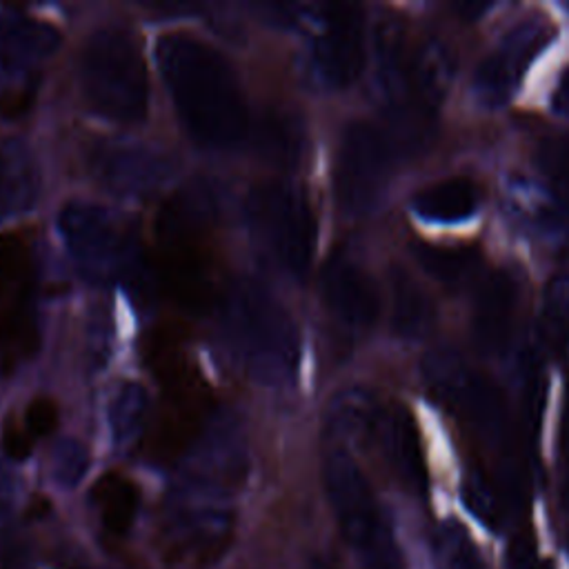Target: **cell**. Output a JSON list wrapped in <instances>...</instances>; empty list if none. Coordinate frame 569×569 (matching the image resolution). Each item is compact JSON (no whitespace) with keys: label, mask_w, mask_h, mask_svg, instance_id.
Instances as JSON below:
<instances>
[{"label":"cell","mask_w":569,"mask_h":569,"mask_svg":"<svg viewBox=\"0 0 569 569\" xmlns=\"http://www.w3.org/2000/svg\"><path fill=\"white\" fill-rule=\"evenodd\" d=\"M156 60L187 133L202 147L229 149L247 129V104L229 62L189 33H167Z\"/></svg>","instance_id":"6da1fadb"},{"label":"cell","mask_w":569,"mask_h":569,"mask_svg":"<svg viewBox=\"0 0 569 569\" xmlns=\"http://www.w3.org/2000/svg\"><path fill=\"white\" fill-rule=\"evenodd\" d=\"M222 340L240 367L267 387L293 382L300 336L280 300L251 278H236L220 305Z\"/></svg>","instance_id":"7a4b0ae2"},{"label":"cell","mask_w":569,"mask_h":569,"mask_svg":"<svg viewBox=\"0 0 569 569\" xmlns=\"http://www.w3.org/2000/svg\"><path fill=\"white\" fill-rule=\"evenodd\" d=\"M80 84L87 102L116 122H138L149 107V78L142 49L131 31L102 27L84 44Z\"/></svg>","instance_id":"3957f363"},{"label":"cell","mask_w":569,"mask_h":569,"mask_svg":"<svg viewBox=\"0 0 569 569\" xmlns=\"http://www.w3.org/2000/svg\"><path fill=\"white\" fill-rule=\"evenodd\" d=\"M247 220L262 247L296 278L309 271L316 251V218L300 187L269 180L247 196Z\"/></svg>","instance_id":"277c9868"},{"label":"cell","mask_w":569,"mask_h":569,"mask_svg":"<svg viewBox=\"0 0 569 569\" xmlns=\"http://www.w3.org/2000/svg\"><path fill=\"white\" fill-rule=\"evenodd\" d=\"M60 236L80 269L93 280H124L136 273L138 256L127 224L107 207L67 202L58 216Z\"/></svg>","instance_id":"5b68a950"},{"label":"cell","mask_w":569,"mask_h":569,"mask_svg":"<svg viewBox=\"0 0 569 569\" xmlns=\"http://www.w3.org/2000/svg\"><path fill=\"white\" fill-rule=\"evenodd\" d=\"M396 140L376 124L351 122L336 158V200L349 216L369 213L382 198L396 160Z\"/></svg>","instance_id":"8992f818"},{"label":"cell","mask_w":569,"mask_h":569,"mask_svg":"<svg viewBox=\"0 0 569 569\" xmlns=\"http://www.w3.org/2000/svg\"><path fill=\"white\" fill-rule=\"evenodd\" d=\"M322 478L338 527L358 556L396 540L367 476L349 451H329L325 458Z\"/></svg>","instance_id":"52a82bcc"},{"label":"cell","mask_w":569,"mask_h":569,"mask_svg":"<svg viewBox=\"0 0 569 569\" xmlns=\"http://www.w3.org/2000/svg\"><path fill=\"white\" fill-rule=\"evenodd\" d=\"M551 38L553 29L538 18L522 20L507 29L473 71L471 93L476 102L487 109L507 104L529 64L538 58Z\"/></svg>","instance_id":"ba28073f"},{"label":"cell","mask_w":569,"mask_h":569,"mask_svg":"<svg viewBox=\"0 0 569 569\" xmlns=\"http://www.w3.org/2000/svg\"><path fill=\"white\" fill-rule=\"evenodd\" d=\"M311 69L329 89H345L358 80L367 58L362 11L356 4H325L313 16Z\"/></svg>","instance_id":"9c48e42d"},{"label":"cell","mask_w":569,"mask_h":569,"mask_svg":"<svg viewBox=\"0 0 569 569\" xmlns=\"http://www.w3.org/2000/svg\"><path fill=\"white\" fill-rule=\"evenodd\" d=\"M373 80L376 91L389 111V118L396 122V133L413 144L420 136L418 118H425L413 100L411 91V53L407 49V36L396 16H385L376 22L373 40Z\"/></svg>","instance_id":"30bf717a"},{"label":"cell","mask_w":569,"mask_h":569,"mask_svg":"<svg viewBox=\"0 0 569 569\" xmlns=\"http://www.w3.org/2000/svg\"><path fill=\"white\" fill-rule=\"evenodd\" d=\"M93 178L113 193L144 196L164 184L171 162L153 147L138 142H102L91 153Z\"/></svg>","instance_id":"8fae6325"},{"label":"cell","mask_w":569,"mask_h":569,"mask_svg":"<svg viewBox=\"0 0 569 569\" xmlns=\"http://www.w3.org/2000/svg\"><path fill=\"white\" fill-rule=\"evenodd\" d=\"M322 298L331 318L351 336L365 333L378 318V291L369 273L347 256H336L322 271Z\"/></svg>","instance_id":"7c38bea8"},{"label":"cell","mask_w":569,"mask_h":569,"mask_svg":"<svg viewBox=\"0 0 569 569\" xmlns=\"http://www.w3.org/2000/svg\"><path fill=\"white\" fill-rule=\"evenodd\" d=\"M500 202L518 229L547 242L569 238V200L551 184L513 176L502 184Z\"/></svg>","instance_id":"4fadbf2b"},{"label":"cell","mask_w":569,"mask_h":569,"mask_svg":"<svg viewBox=\"0 0 569 569\" xmlns=\"http://www.w3.org/2000/svg\"><path fill=\"white\" fill-rule=\"evenodd\" d=\"M518 309V282L509 271L487 273L473 298L471 336L482 356L502 353L509 342Z\"/></svg>","instance_id":"5bb4252c"},{"label":"cell","mask_w":569,"mask_h":569,"mask_svg":"<svg viewBox=\"0 0 569 569\" xmlns=\"http://www.w3.org/2000/svg\"><path fill=\"white\" fill-rule=\"evenodd\" d=\"M58 47L60 31L53 24L18 11L0 13V64L9 71H27Z\"/></svg>","instance_id":"9a60e30c"},{"label":"cell","mask_w":569,"mask_h":569,"mask_svg":"<svg viewBox=\"0 0 569 569\" xmlns=\"http://www.w3.org/2000/svg\"><path fill=\"white\" fill-rule=\"evenodd\" d=\"M380 438L396 473L405 480L407 487L422 493L427 489V462L420 431L411 411L402 405L389 409L382 416Z\"/></svg>","instance_id":"2e32d148"},{"label":"cell","mask_w":569,"mask_h":569,"mask_svg":"<svg viewBox=\"0 0 569 569\" xmlns=\"http://www.w3.org/2000/svg\"><path fill=\"white\" fill-rule=\"evenodd\" d=\"M456 78V56L440 38L425 40L411 53V91L418 111L429 118L440 109Z\"/></svg>","instance_id":"e0dca14e"},{"label":"cell","mask_w":569,"mask_h":569,"mask_svg":"<svg viewBox=\"0 0 569 569\" xmlns=\"http://www.w3.org/2000/svg\"><path fill=\"white\" fill-rule=\"evenodd\" d=\"M378 398L367 387H347L333 396L327 407L329 436L347 447L367 442L382 425Z\"/></svg>","instance_id":"ac0fdd59"},{"label":"cell","mask_w":569,"mask_h":569,"mask_svg":"<svg viewBox=\"0 0 569 569\" xmlns=\"http://www.w3.org/2000/svg\"><path fill=\"white\" fill-rule=\"evenodd\" d=\"M38 191L40 173L31 151L18 140H0V220L24 213Z\"/></svg>","instance_id":"d6986e66"},{"label":"cell","mask_w":569,"mask_h":569,"mask_svg":"<svg viewBox=\"0 0 569 569\" xmlns=\"http://www.w3.org/2000/svg\"><path fill=\"white\" fill-rule=\"evenodd\" d=\"M391 329L402 340H422L436 320V309L427 291L400 267L389 271Z\"/></svg>","instance_id":"ffe728a7"},{"label":"cell","mask_w":569,"mask_h":569,"mask_svg":"<svg viewBox=\"0 0 569 569\" xmlns=\"http://www.w3.org/2000/svg\"><path fill=\"white\" fill-rule=\"evenodd\" d=\"M478 204L480 191L467 178L440 180L436 184L420 189L411 200V209L420 220L438 224L469 220L478 211Z\"/></svg>","instance_id":"44dd1931"},{"label":"cell","mask_w":569,"mask_h":569,"mask_svg":"<svg viewBox=\"0 0 569 569\" xmlns=\"http://www.w3.org/2000/svg\"><path fill=\"white\" fill-rule=\"evenodd\" d=\"M256 151L273 164L291 167L298 162L305 147V127L293 111L271 109L256 127Z\"/></svg>","instance_id":"7402d4cb"},{"label":"cell","mask_w":569,"mask_h":569,"mask_svg":"<svg viewBox=\"0 0 569 569\" xmlns=\"http://www.w3.org/2000/svg\"><path fill=\"white\" fill-rule=\"evenodd\" d=\"M420 269L442 287H460L480 269V253L465 244H429L420 242L413 249Z\"/></svg>","instance_id":"603a6c76"},{"label":"cell","mask_w":569,"mask_h":569,"mask_svg":"<svg viewBox=\"0 0 569 569\" xmlns=\"http://www.w3.org/2000/svg\"><path fill=\"white\" fill-rule=\"evenodd\" d=\"M149 418V396L138 382H124L118 387L109 402V427L116 447L127 449L136 445L144 431Z\"/></svg>","instance_id":"cb8c5ba5"},{"label":"cell","mask_w":569,"mask_h":569,"mask_svg":"<svg viewBox=\"0 0 569 569\" xmlns=\"http://www.w3.org/2000/svg\"><path fill=\"white\" fill-rule=\"evenodd\" d=\"M93 498L100 509V520L107 531L122 536L133 525L138 511V487L118 473H107L93 487Z\"/></svg>","instance_id":"d4e9b609"},{"label":"cell","mask_w":569,"mask_h":569,"mask_svg":"<svg viewBox=\"0 0 569 569\" xmlns=\"http://www.w3.org/2000/svg\"><path fill=\"white\" fill-rule=\"evenodd\" d=\"M538 336L545 349L556 356L569 347V276H556L547 282L540 300Z\"/></svg>","instance_id":"484cf974"},{"label":"cell","mask_w":569,"mask_h":569,"mask_svg":"<svg viewBox=\"0 0 569 569\" xmlns=\"http://www.w3.org/2000/svg\"><path fill=\"white\" fill-rule=\"evenodd\" d=\"M471 373H473V369L465 362V358L449 347L431 349L422 358L425 385L440 402H445L449 407L458 398V393L462 391V387L467 385Z\"/></svg>","instance_id":"4316f807"},{"label":"cell","mask_w":569,"mask_h":569,"mask_svg":"<svg viewBox=\"0 0 569 569\" xmlns=\"http://www.w3.org/2000/svg\"><path fill=\"white\" fill-rule=\"evenodd\" d=\"M433 551L438 569H485L473 540L456 520H447L438 527Z\"/></svg>","instance_id":"83f0119b"},{"label":"cell","mask_w":569,"mask_h":569,"mask_svg":"<svg viewBox=\"0 0 569 569\" xmlns=\"http://www.w3.org/2000/svg\"><path fill=\"white\" fill-rule=\"evenodd\" d=\"M89 469V451L76 438H60L51 451V473L60 487H76Z\"/></svg>","instance_id":"f1b7e54d"},{"label":"cell","mask_w":569,"mask_h":569,"mask_svg":"<svg viewBox=\"0 0 569 569\" xmlns=\"http://www.w3.org/2000/svg\"><path fill=\"white\" fill-rule=\"evenodd\" d=\"M536 162L551 187L569 200V133L542 140L536 151Z\"/></svg>","instance_id":"f546056e"},{"label":"cell","mask_w":569,"mask_h":569,"mask_svg":"<svg viewBox=\"0 0 569 569\" xmlns=\"http://www.w3.org/2000/svg\"><path fill=\"white\" fill-rule=\"evenodd\" d=\"M462 500L467 509L487 527L496 525L498 511H500V493L482 473H469L465 478Z\"/></svg>","instance_id":"4dcf8cb0"},{"label":"cell","mask_w":569,"mask_h":569,"mask_svg":"<svg viewBox=\"0 0 569 569\" xmlns=\"http://www.w3.org/2000/svg\"><path fill=\"white\" fill-rule=\"evenodd\" d=\"M36 84L29 78H20L18 73L0 80V118H16L24 113L31 104V96Z\"/></svg>","instance_id":"1f68e13d"},{"label":"cell","mask_w":569,"mask_h":569,"mask_svg":"<svg viewBox=\"0 0 569 569\" xmlns=\"http://www.w3.org/2000/svg\"><path fill=\"white\" fill-rule=\"evenodd\" d=\"M56 420H58V409H56L53 400L40 396V398H33V400L27 405L22 427H24V429L29 431V436L36 440V438H40V436H47V433L56 427Z\"/></svg>","instance_id":"d6a6232c"},{"label":"cell","mask_w":569,"mask_h":569,"mask_svg":"<svg viewBox=\"0 0 569 569\" xmlns=\"http://www.w3.org/2000/svg\"><path fill=\"white\" fill-rule=\"evenodd\" d=\"M509 569H542L538 562V553H536V545L529 536H518L513 538L511 547H509V560H507Z\"/></svg>","instance_id":"836d02e7"},{"label":"cell","mask_w":569,"mask_h":569,"mask_svg":"<svg viewBox=\"0 0 569 569\" xmlns=\"http://www.w3.org/2000/svg\"><path fill=\"white\" fill-rule=\"evenodd\" d=\"M20 273V247H13V240L0 242V293L16 280Z\"/></svg>","instance_id":"e575fe53"},{"label":"cell","mask_w":569,"mask_h":569,"mask_svg":"<svg viewBox=\"0 0 569 569\" xmlns=\"http://www.w3.org/2000/svg\"><path fill=\"white\" fill-rule=\"evenodd\" d=\"M31 445H33V438L29 436V431L24 427L7 425V429H4V451L11 460H24L31 453Z\"/></svg>","instance_id":"d590c367"},{"label":"cell","mask_w":569,"mask_h":569,"mask_svg":"<svg viewBox=\"0 0 569 569\" xmlns=\"http://www.w3.org/2000/svg\"><path fill=\"white\" fill-rule=\"evenodd\" d=\"M549 109L562 118V120H569V67L562 71V76L558 78L553 91H551V98H549Z\"/></svg>","instance_id":"8d00e7d4"},{"label":"cell","mask_w":569,"mask_h":569,"mask_svg":"<svg viewBox=\"0 0 569 569\" xmlns=\"http://www.w3.org/2000/svg\"><path fill=\"white\" fill-rule=\"evenodd\" d=\"M560 449L565 456V465H569V387H567V400H565L562 420H560Z\"/></svg>","instance_id":"74e56055"},{"label":"cell","mask_w":569,"mask_h":569,"mask_svg":"<svg viewBox=\"0 0 569 569\" xmlns=\"http://www.w3.org/2000/svg\"><path fill=\"white\" fill-rule=\"evenodd\" d=\"M11 505V487H9V478L4 473H0V520L7 516Z\"/></svg>","instance_id":"f35d334b"},{"label":"cell","mask_w":569,"mask_h":569,"mask_svg":"<svg viewBox=\"0 0 569 569\" xmlns=\"http://www.w3.org/2000/svg\"><path fill=\"white\" fill-rule=\"evenodd\" d=\"M487 7H489V4H471V2H467V4H460L458 9H460V16H462V18H469V20H471V18H478Z\"/></svg>","instance_id":"ab89813d"},{"label":"cell","mask_w":569,"mask_h":569,"mask_svg":"<svg viewBox=\"0 0 569 569\" xmlns=\"http://www.w3.org/2000/svg\"><path fill=\"white\" fill-rule=\"evenodd\" d=\"M76 569H84V567H76Z\"/></svg>","instance_id":"60d3db41"}]
</instances>
